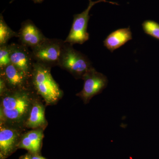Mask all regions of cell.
Returning <instances> with one entry per match:
<instances>
[{
    "instance_id": "1",
    "label": "cell",
    "mask_w": 159,
    "mask_h": 159,
    "mask_svg": "<svg viewBox=\"0 0 159 159\" xmlns=\"http://www.w3.org/2000/svg\"><path fill=\"white\" fill-rule=\"evenodd\" d=\"M3 95L1 119L12 123L22 122L31 108L32 98L29 88L8 90Z\"/></svg>"
},
{
    "instance_id": "2",
    "label": "cell",
    "mask_w": 159,
    "mask_h": 159,
    "mask_svg": "<svg viewBox=\"0 0 159 159\" xmlns=\"http://www.w3.org/2000/svg\"><path fill=\"white\" fill-rule=\"evenodd\" d=\"M31 84L48 104L54 103L62 92L51 73V68L34 62L31 77Z\"/></svg>"
},
{
    "instance_id": "3",
    "label": "cell",
    "mask_w": 159,
    "mask_h": 159,
    "mask_svg": "<svg viewBox=\"0 0 159 159\" xmlns=\"http://www.w3.org/2000/svg\"><path fill=\"white\" fill-rule=\"evenodd\" d=\"M58 66L77 78H82L93 67L88 57L66 43L64 46Z\"/></svg>"
},
{
    "instance_id": "4",
    "label": "cell",
    "mask_w": 159,
    "mask_h": 159,
    "mask_svg": "<svg viewBox=\"0 0 159 159\" xmlns=\"http://www.w3.org/2000/svg\"><path fill=\"white\" fill-rule=\"evenodd\" d=\"M65 44L62 40L47 38L31 49L34 61L50 68L58 66Z\"/></svg>"
},
{
    "instance_id": "5",
    "label": "cell",
    "mask_w": 159,
    "mask_h": 159,
    "mask_svg": "<svg viewBox=\"0 0 159 159\" xmlns=\"http://www.w3.org/2000/svg\"><path fill=\"white\" fill-rule=\"evenodd\" d=\"M89 1L88 6L85 10L79 14L74 15V20L70 31L64 41L65 42L73 45L75 44H82L88 40L89 38V34L87 32L88 24L90 17L89 13L94 5L102 2L110 3L113 5H119L115 2H109L107 0Z\"/></svg>"
},
{
    "instance_id": "6",
    "label": "cell",
    "mask_w": 159,
    "mask_h": 159,
    "mask_svg": "<svg viewBox=\"0 0 159 159\" xmlns=\"http://www.w3.org/2000/svg\"><path fill=\"white\" fill-rule=\"evenodd\" d=\"M83 89L77 94L85 103H88L92 97L102 93L107 86L108 79L104 74L96 71L92 68L84 75Z\"/></svg>"
},
{
    "instance_id": "7",
    "label": "cell",
    "mask_w": 159,
    "mask_h": 159,
    "mask_svg": "<svg viewBox=\"0 0 159 159\" xmlns=\"http://www.w3.org/2000/svg\"><path fill=\"white\" fill-rule=\"evenodd\" d=\"M11 64L31 78L34 61L31 50L21 44H9Z\"/></svg>"
},
{
    "instance_id": "8",
    "label": "cell",
    "mask_w": 159,
    "mask_h": 159,
    "mask_svg": "<svg viewBox=\"0 0 159 159\" xmlns=\"http://www.w3.org/2000/svg\"><path fill=\"white\" fill-rule=\"evenodd\" d=\"M18 34L20 44L31 50L37 47L47 38L30 20L23 22Z\"/></svg>"
},
{
    "instance_id": "9",
    "label": "cell",
    "mask_w": 159,
    "mask_h": 159,
    "mask_svg": "<svg viewBox=\"0 0 159 159\" xmlns=\"http://www.w3.org/2000/svg\"><path fill=\"white\" fill-rule=\"evenodd\" d=\"M1 77L6 82L9 90L29 88V78L12 64L1 69Z\"/></svg>"
},
{
    "instance_id": "10",
    "label": "cell",
    "mask_w": 159,
    "mask_h": 159,
    "mask_svg": "<svg viewBox=\"0 0 159 159\" xmlns=\"http://www.w3.org/2000/svg\"><path fill=\"white\" fill-rule=\"evenodd\" d=\"M18 134L11 129L1 126L0 129V156L4 159L9 156L14 149Z\"/></svg>"
},
{
    "instance_id": "11",
    "label": "cell",
    "mask_w": 159,
    "mask_h": 159,
    "mask_svg": "<svg viewBox=\"0 0 159 159\" xmlns=\"http://www.w3.org/2000/svg\"><path fill=\"white\" fill-rule=\"evenodd\" d=\"M131 39L132 34L129 27L113 31L103 41V44L106 48L112 53Z\"/></svg>"
},
{
    "instance_id": "12",
    "label": "cell",
    "mask_w": 159,
    "mask_h": 159,
    "mask_svg": "<svg viewBox=\"0 0 159 159\" xmlns=\"http://www.w3.org/2000/svg\"><path fill=\"white\" fill-rule=\"evenodd\" d=\"M46 124L45 110L42 104L36 103L31 107L26 125L29 128H37Z\"/></svg>"
},
{
    "instance_id": "13",
    "label": "cell",
    "mask_w": 159,
    "mask_h": 159,
    "mask_svg": "<svg viewBox=\"0 0 159 159\" xmlns=\"http://www.w3.org/2000/svg\"><path fill=\"white\" fill-rule=\"evenodd\" d=\"M18 37V32H15L8 25L2 14L0 15V45L7 44L13 37Z\"/></svg>"
},
{
    "instance_id": "14",
    "label": "cell",
    "mask_w": 159,
    "mask_h": 159,
    "mask_svg": "<svg viewBox=\"0 0 159 159\" xmlns=\"http://www.w3.org/2000/svg\"><path fill=\"white\" fill-rule=\"evenodd\" d=\"M142 29L146 34L159 40V24L152 20H146L142 24Z\"/></svg>"
},
{
    "instance_id": "15",
    "label": "cell",
    "mask_w": 159,
    "mask_h": 159,
    "mask_svg": "<svg viewBox=\"0 0 159 159\" xmlns=\"http://www.w3.org/2000/svg\"><path fill=\"white\" fill-rule=\"evenodd\" d=\"M34 147V152L39 150L43 138V132L41 130H32L26 134Z\"/></svg>"
},
{
    "instance_id": "16",
    "label": "cell",
    "mask_w": 159,
    "mask_h": 159,
    "mask_svg": "<svg viewBox=\"0 0 159 159\" xmlns=\"http://www.w3.org/2000/svg\"><path fill=\"white\" fill-rule=\"evenodd\" d=\"M11 64L9 44L0 45V68L2 69Z\"/></svg>"
},
{
    "instance_id": "17",
    "label": "cell",
    "mask_w": 159,
    "mask_h": 159,
    "mask_svg": "<svg viewBox=\"0 0 159 159\" xmlns=\"http://www.w3.org/2000/svg\"><path fill=\"white\" fill-rule=\"evenodd\" d=\"M20 146L21 148H25L27 150L30 151L31 152H34L33 145L30 141V139L26 135V134L25 135L22 139Z\"/></svg>"
},
{
    "instance_id": "18",
    "label": "cell",
    "mask_w": 159,
    "mask_h": 159,
    "mask_svg": "<svg viewBox=\"0 0 159 159\" xmlns=\"http://www.w3.org/2000/svg\"><path fill=\"white\" fill-rule=\"evenodd\" d=\"M14 1V0H11L10 3H12ZM32 1H33L35 3H41L44 0H32Z\"/></svg>"
},
{
    "instance_id": "19",
    "label": "cell",
    "mask_w": 159,
    "mask_h": 159,
    "mask_svg": "<svg viewBox=\"0 0 159 159\" xmlns=\"http://www.w3.org/2000/svg\"><path fill=\"white\" fill-rule=\"evenodd\" d=\"M31 159H45L43 157H40V156H33L31 158Z\"/></svg>"
},
{
    "instance_id": "20",
    "label": "cell",
    "mask_w": 159,
    "mask_h": 159,
    "mask_svg": "<svg viewBox=\"0 0 159 159\" xmlns=\"http://www.w3.org/2000/svg\"><path fill=\"white\" fill-rule=\"evenodd\" d=\"M31 159V158L29 157V156H25L24 157V158H23V159Z\"/></svg>"
}]
</instances>
